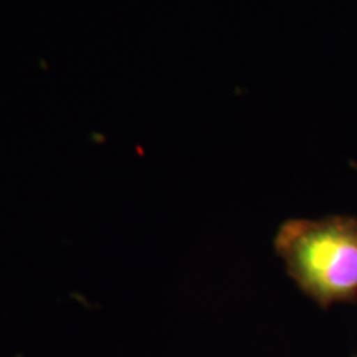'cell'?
I'll return each instance as SVG.
<instances>
[{
	"mask_svg": "<svg viewBox=\"0 0 357 357\" xmlns=\"http://www.w3.org/2000/svg\"><path fill=\"white\" fill-rule=\"evenodd\" d=\"M275 250L316 305L357 301V217L291 218L276 231Z\"/></svg>",
	"mask_w": 357,
	"mask_h": 357,
	"instance_id": "6da1fadb",
	"label": "cell"
},
{
	"mask_svg": "<svg viewBox=\"0 0 357 357\" xmlns=\"http://www.w3.org/2000/svg\"><path fill=\"white\" fill-rule=\"evenodd\" d=\"M354 357H357V356H354Z\"/></svg>",
	"mask_w": 357,
	"mask_h": 357,
	"instance_id": "7a4b0ae2",
	"label": "cell"
}]
</instances>
